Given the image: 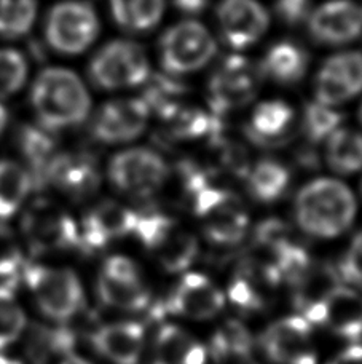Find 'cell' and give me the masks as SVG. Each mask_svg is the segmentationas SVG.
Wrapping results in <instances>:
<instances>
[{"instance_id": "d6986e66", "label": "cell", "mask_w": 362, "mask_h": 364, "mask_svg": "<svg viewBox=\"0 0 362 364\" xmlns=\"http://www.w3.org/2000/svg\"><path fill=\"white\" fill-rule=\"evenodd\" d=\"M339 273L327 265H313L307 269L292 283L294 301L302 311V318L309 324H322L324 320V302L329 294L340 286Z\"/></svg>"}, {"instance_id": "9c48e42d", "label": "cell", "mask_w": 362, "mask_h": 364, "mask_svg": "<svg viewBox=\"0 0 362 364\" xmlns=\"http://www.w3.org/2000/svg\"><path fill=\"white\" fill-rule=\"evenodd\" d=\"M260 82V69L248 58L240 55L224 58L209 79V110L224 117L244 107L254 100Z\"/></svg>"}, {"instance_id": "f6af8a7d", "label": "cell", "mask_w": 362, "mask_h": 364, "mask_svg": "<svg viewBox=\"0 0 362 364\" xmlns=\"http://www.w3.org/2000/svg\"><path fill=\"white\" fill-rule=\"evenodd\" d=\"M60 364H92L89 361H87L85 358H80V356H75V355H69L64 358Z\"/></svg>"}, {"instance_id": "5b68a950", "label": "cell", "mask_w": 362, "mask_h": 364, "mask_svg": "<svg viewBox=\"0 0 362 364\" xmlns=\"http://www.w3.org/2000/svg\"><path fill=\"white\" fill-rule=\"evenodd\" d=\"M89 79L102 90H123L144 85L150 75L146 50L131 41L106 43L89 61Z\"/></svg>"}, {"instance_id": "44dd1931", "label": "cell", "mask_w": 362, "mask_h": 364, "mask_svg": "<svg viewBox=\"0 0 362 364\" xmlns=\"http://www.w3.org/2000/svg\"><path fill=\"white\" fill-rule=\"evenodd\" d=\"M96 352L114 364H136L144 348V328L139 323H111L92 336Z\"/></svg>"}, {"instance_id": "1f68e13d", "label": "cell", "mask_w": 362, "mask_h": 364, "mask_svg": "<svg viewBox=\"0 0 362 364\" xmlns=\"http://www.w3.org/2000/svg\"><path fill=\"white\" fill-rule=\"evenodd\" d=\"M31 187L28 170L15 161H0V219L10 218L19 210Z\"/></svg>"}, {"instance_id": "6da1fadb", "label": "cell", "mask_w": 362, "mask_h": 364, "mask_svg": "<svg viewBox=\"0 0 362 364\" xmlns=\"http://www.w3.org/2000/svg\"><path fill=\"white\" fill-rule=\"evenodd\" d=\"M31 104L38 125L55 133L82 125L89 115L92 97L72 70L48 68L32 85Z\"/></svg>"}, {"instance_id": "7402d4cb", "label": "cell", "mask_w": 362, "mask_h": 364, "mask_svg": "<svg viewBox=\"0 0 362 364\" xmlns=\"http://www.w3.org/2000/svg\"><path fill=\"white\" fill-rule=\"evenodd\" d=\"M322 324L344 339L359 341L362 337V289L337 286L324 302Z\"/></svg>"}, {"instance_id": "ab89813d", "label": "cell", "mask_w": 362, "mask_h": 364, "mask_svg": "<svg viewBox=\"0 0 362 364\" xmlns=\"http://www.w3.org/2000/svg\"><path fill=\"white\" fill-rule=\"evenodd\" d=\"M340 277L362 289V230L354 237L345 257L341 259Z\"/></svg>"}, {"instance_id": "e0dca14e", "label": "cell", "mask_w": 362, "mask_h": 364, "mask_svg": "<svg viewBox=\"0 0 362 364\" xmlns=\"http://www.w3.org/2000/svg\"><path fill=\"white\" fill-rule=\"evenodd\" d=\"M225 296L208 277L189 273L177 283L165 304L171 314L190 320H209L224 309Z\"/></svg>"}, {"instance_id": "277c9868", "label": "cell", "mask_w": 362, "mask_h": 364, "mask_svg": "<svg viewBox=\"0 0 362 364\" xmlns=\"http://www.w3.org/2000/svg\"><path fill=\"white\" fill-rule=\"evenodd\" d=\"M23 277L38 309L51 320L67 321L83 307L82 283L72 270L31 264L23 269Z\"/></svg>"}, {"instance_id": "d4e9b609", "label": "cell", "mask_w": 362, "mask_h": 364, "mask_svg": "<svg viewBox=\"0 0 362 364\" xmlns=\"http://www.w3.org/2000/svg\"><path fill=\"white\" fill-rule=\"evenodd\" d=\"M18 144L29 165L32 186L47 184V170L57 154L51 132L40 125H23L18 132Z\"/></svg>"}, {"instance_id": "bcb514c9", "label": "cell", "mask_w": 362, "mask_h": 364, "mask_svg": "<svg viewBox=\"0 0 362 364\" xmlns=\"http://www.w3.org/2000/svg\"><path fill=\"white\" fill-rule=\"evenodd\" d=\"M6 123H9V112H6V109L0 104V134L4 133Z\"/></svg>"}, {"instance_id": "2e32d148", "label": "cell", "mask_w": 362, "mask_h": 364, "mask_svg": "<svg viewBox=\"0 0 362 364\" xmlns=\"http://www.w3.org/2000/svg\"><path fill=\"white\" fill-rule=\"evenodd\" d=\"M47 184L72 198H87L101 184L98 159L85 151L57 152L47 170Z\"/></svg>"}, {"instance_id": "ac0fdd59", "label": "cell", "mask_w": 362, "mask_h": 364, "mask_svg": "<svg viewBox=\"0 0 362 364\" xmlns=\"http://www.w3.org/2000/svg\"><path fill=\"white\" fill-rule=\"evenodd\" d=\"M138 213L115 201H102L96 205L83 219L80 232V245L83 250H101L112 242L134 232Z\"/></svg>"}, {"instance_id": "b9f144b4", "label": "cell", "mask_w": 362, "mask_h": 364, "mask_svg": "<svg viewBox=\"0 0 362 364\" xmlns=\"http://www.w3.org/2000/svg\"><path fill=\"white\" fill-rule=\"evenodd\" d=\"M102 275L119 279H138L142 278L139 267L131 259L125 256H112L109 257L102 267Z\"/></svg>"}, {"instance_id": "d590c367", "label": "cell", "mask_w": 362, "mask_h": 364, "mask_svg": "<svg viewBox=\"0 0 362 364\" xmlns=\"http://www.w3.org/2000/svg\"><path fill=\"white\" fill-rule=\"evenodd\" d=\"M28 61L13 48H0V97L18 93L28 79Z\"/></svg>"}, {"instance_id": "74e56055", "label": "cell", "mask_w": 362, "mask_h": 364, "mask_svg": "<svg viewBox=\"0 0 362 364\" xmlns=\"http://www.w3.org/2000/svg\"><path fill=\"white\" fill-rule=\"evenodd\" d=\"M256 277L249 272H243L231 279L229 286V299L238 307L244 310H258L263 307L265 299L262 291H258Z\"/></svg>"}, {"instance_id": "60d3db41", "label": "cell", "mask_w": 362, "mask_h": 364, "mask_svg": "<svg viewBox=\"0 0 362 364\" xmlns=\"http://www.w3.org/2000/svg\"><path fill=\"white\" fill-rule=\"evenodd\" d=\"M275 11L284 24L297 26L312 13V0H276Z\"/></svg>"}, {"instance_id": "30bf717a", "label": "cell", "mask_w": 362, "mask_h": 364, "mask_svg": "<svg viewBox=\"0 0 362 364\" xmlns=\"http://www.w3.org/2000/svg\"><path fill=\"white\" fill-rule=\"evenodd\" d=\"M23 233L32 251L50 252L80 245L75 220L51 200H35L23 218Z\"/></svg>"}, {"instance_id": "d6a6232c", "label": "cell", "mask_w": 362, "mask_h": 364, "mask_svg": "<svg viewBox=\"0 0 362 364\" xmlns=\"http://www.w3.org/2000/svg\"><path fill=\"white\" fill-rule=\"evenodd\" d=\"M35 16V0H0V36L16 38L29 34Z\"/></svg>"}, {"instance_id": "484cf974", "label": "cell", "mask_w": 362, "mask_h": 364, "mask_svg": "<svg viewBox=\"0 0 362 364\" xmlns=\"http://www.w3.org/2000/svg\"><path fill=\"white\" fill-rule=\"evenodd\" d=\"M111 11L123 31L142 34L160 24L165 0H111Z\"/></svg>"}, {"instance_id": "52a82bcc", "label": "cell", "mask_w": 362, "mask_h": 364, "mask_svg": "<svg viewBox=\"0 0 362 364\" xmlns=\"http://www.w3.org/2000/svg\"><path fill=\"white\" fill-rule=\"evenodd\" d=\"M99 18L92 4L67 0L50 10L45 24V37L51 50L62 55H80L99 36Z\"/></svg>"}, {"instance_id": "cb8c5ba5", "label": "cell", "mask_w": 362, "mask_h": 364, "mask_svg": "<svg viewBox=\"0 0 362 364\" xmlns=\"http://www.w3.org/2000/svg\"><path fill=\"white\" fill-rule=\"evenodd\" d=\"M208 352L202 342L174 324L161 326L153 346L152 364H206Z\"/></svg>"}, {"instance_id": "9a60e30c", "label": "cell", "mask_w": 362, "mask_h": 364, "mask_svg": "<svg viewBox=\"0 0 362 364\" xmlns=\"http://www.w3.org/2000/svg\"><path fill=\"white\" fill-rule=\"evenodd\" d=\"M217 21L225 43L244 50L260 41L270 26V16L257 0H222Z\"/></svg>"}, {"instance_id": "3957f363", "label": "cell", "mask_w": 362, "mask_h": 364, "mask_svg": "<svg viewBox=\"0 0 362 364\" xmlns=\"http://www.w3.org/2000/svg\"><path fill=\"white\" fill-rule=\"evenodd\" d=\"M133 233L170 273L189 269L198 256L197 238L165 214H138Z\"/></svg>"}, {"instance_id": "f546056e", "label": "cell", "mask_w": 362, "mask_h": 364, "mask_svg": "<svg viewBox=\"0 0 362 364\" xmlns=\"http://www.w3.org/2000/svg\"><path fill=\"white\" fill-rule=\"evenodd\" d=\"M146 90L142 93V101L147 104L150 114L155 112L161 120L182 106V97L187 93V87L177 77L170 74H150L146 80Z\"/></svg>"}, {"instance_id": "f1b7e54d", "label": "cell", "mask_w": 362, "mask_h": 364, "mask_svg": "<svg viewBox=\"0 0 362 364\" xmlns=\"http://www.w3.org/2000/svg\"><path fill=\"white\" fill-rule=\"evenodd\" d=\"M329 166L339 174H353L362 170V134L354 129L339 128L326 139Z\"/></svg>"}, {"instance_id": "8992f818", "label": "cell", "mask_w": 362, "mask_h": 364, "mask_svg": "<svg viewBox=\"0 0 362 364\" xmlns=\"http://www.w3.org/2000/svg\"><path fill=\"white\" fill-rule=\"evenodd\" d=\"M216 41L202 23H179L160 38V63L166 74L182 75L203 69L216 56Z\"/></svg>"}, {"instance_id": "f35d334b", "label": "cell", "mask_w": 362, "mask_h": 364, "mask_svg": "<svg viewBox=\"0 0 362 364\" xmlns=\"http://www.w3.org/2000/svg\"><path fill=\"white\" fill-rule=\"evenodd\" d=\"M23 257L13 233L0 225V278H16Z\"/></svg>"}, {"instance_id": "7dc6e473", "label": "cell", "mask_w": 362, "mask_h": 364, "mask_svg": "<svg viewBox=\"0 0 362 364\" xmlns=\"http://www.w3.org/2000/svg\"><path fill=\"white\" fill-rule=\"evenodd\" d=\"M0 364H21V363L11 358H5V356H0Z\"/></svg>"}, {"instance_id": "8fae6325", "label": "cell", "mask_w": 362, "mask_h": 364, "mask_svg": "<svg viewBox=\"0 0 362 364\" xmlns=\"http://www.w3.org/2000/svg\"><path fill=\"white\" fill-rule=\"evenodd\" d=\"M150 110L142 97H120L98 109L89 132L102 144H123L134 141L146 132Z\"/></svg>"}, {"instance_id": "7c38bea8", "label": "cell", "mask_w": 362, "mask_h": 364, "mask_svg": "<svg viewBox=\"0 0 362 364\" xmlns=\"http://www.w3.org/2000/svg\"><path fill=\"white\" fill-rule=\"evenodd\" d=\"M265 355L275 364H318L312 324L302 316L276 321L260 337Z\"/></svg>"}, {"instance_id": "e575fe53", "label": "cell", "mask_w": 362, "mask_h": 364, "mask_svg": "<svg viewBox=\"0 0 362 364\" xmlns=\"http://www.w3.org/2000/svg\"><path fill=\"white\" fill-rule=\"evenodd\" d=\"M26 326L24 311L9 286H0V350L21 336Z\"/></svg>"}, {"instance_id": "603a6c76", "label": "cell", "mask_w": 362, "mask_h": 364, "mask_svg": "<svg viewBox=\"0 0 362 364\" xmlns=\"http://www.w3.org/2000/svg\"><path fill=\"white\" fill-rule=\"evenodd\" d=\"M309 66L308 51L290 41L278 42L267 50L258 64L262 77L280 85H295L305 77Z\"/></svg>"}, {"instance_id": "7a4b0ae2", "label": "cell", "mask_w": 362, "mask_h": 364, "mask_svg": "<svg viewBox=\"0 0 362 364\" xmlns=\"http://www.w3.org/2000/svg\"><path fill=\"white\" fill-rule=\"evenodd\" d=\"M295 220L316 238H335L356 218V198L344 182L321 178L308 182L295 197Z\"/></svg>"}, {"instance_id": "8d00e7d4", "label": "cell", "mask_w": 362, "mask_h": 364, "mask_svg": "<svg viewBox=\"0 0 362 364\" xmlns=\"http://www.w3.org/2000/svg\"><path fill=\"white\" fill-rule=\"evenodd\" d=\"M211 352L214 358L219 355L227 353H251L252 339L243 324L236 321H229L212 337Z\"/></svg>"}, {"instance_id": "4dcf8cb0", "label": "cell", "mask_w": 362, "mask_h": 364, "mask_svg": "<svg viewBox=\"0 0 362 364\" xmlns=\"http://www.w3.org/2000/svg\"><path fill=\"white\" fill-rule=\"evenodd\" d=\"M74 334L64 328H32L28 339V356L34 364H48L56 356H69Z\"/></svg>"}, {"instance_id": "c3c4849f", "label": "cell", "mask_w": 362, "mask_h": 364, "mask_svg": "<svg viewBox=\"0 0 362 364\" xmlns=\"http://www.w3.org/2000/svg\"><path fill=\"white\" fill-rule=\"evenodd\" d=\"M359 115H361V122H362V106H361V110H359Z\"/></svg>"}, {"instance_id": "ffe728a7", "label": "cell", "mask_w": 362, "mask_h": 364, "mask_svg": "<svg viewBox=\"0 0 362 364\" xmlns=\"http://www.w3.org/2000/svg\"><path fill=\"white\" fill-rule=\"evenodd\" d=\"M294 109L283 100L258 104L246 123L244 133L258 147H280L290 139Z\"/></svg>"}, {"instance_id": "5bb4252c", "label": "cell", "mask_w": 362, "mask_h": 364, "mask_svg": "<svg viewBox=\"0 0 362 364\" xmlns=\"http://www.w3.org/2000/svg\"><path fill=\"white\" fill-rule=\"evenodd\" d=\"M307 21L313 41L329 47L346 45L362 34V9L351 0H329L309 13Z\"/></svg>"}, {"instance_id": "ee69618b", "label": "cell", "mask_w": 362, "mask_h": 364, "mask_svg": "<svg viewBox=\"0 0 362 364\" xmlns=\"http://www.w3.org/2000/svg\"><path fill=\"white\" fill-rule=\"evenodd\" d=\"M174 6L185 15H199L206 10L209 0H172Z\"/></svg>"}, {"instance_id": "7bdbcfd3", "label": "cell", "mask_w": 362, "mask_h": 364, "mask_svg": "<svg viewBox=\"0 0 362 364\" xmlns=\"http://www.w3.org/2000/svg\"><path fill=\"white\" fill-rule=\"evenodd\" d=\"M329 364H362V346L354 343V346L345 348Z\"/></svg>"}, {"instance_id": "83f0119b", "label": "cell", "mask_w": 362, "mask_h": 364, "mask_svg": "<svg viewBox=\"0 0 362 364\" xmlns=\"http://www.w3.org/2000/svg\"><path fill=\"white\" fill-rule=\"evenodd\" d=\"M246 181H248V188L252 197L262 203H271L281 198L287 191L290 173L281 161L267 159L251 166Z\"/></svg>"}, {"instance_id": "4316f807", "label": "cell", "mask_w": 362, "mask_h": 364, "mask_svg": "<svg viewBox=\"0 0 362 364\" xmlns=\"http://www.w3.org/2000/svg\"><path fill=\"white\" fill-rule=\"evenodd\" d=\"M98 296L109 307L126 311L142 310L150 302V292L142 278L119 279L102 273L98 278Z\"/></svg>"}, {"instance_id": "4fadbf2b", "label": "cell", "mask_w": 362, "mask_h": 364, "mask_svg": "<svg viewBox=\"0 0 362 364\" xmlns=\"http://www.w3.org/2000/svg\"><path fill=\"white\" fill-rule=\"evenodd\" d=\"M362 91V53L344 51L327 58L314 80L316 101L324 106H339Z\"/></svg>"}, {"instance_id": "836d02e7", "label": "cell", "mask_w": 362, "mask_h": 364, "mask_svg": "<svg viewBox=\"0 0 362 364\" xmlns=\"http://www.w3.org/2000/svg\"><path fill=\"white\" fill-rule=\"evenodd\" d=\"M344 115L332 107L319 104L318 101L308 102L303 110L302 132L312 144L326 141L335 129H339Z\"/></svg>"}, {"instance_id": "ba28073f", "label": "cell", "mask_w": 362, "mask_h": 364, "mask_svg": "<svg viewBox=\"0 0 362 364\" xmlns=\"http://www.w3.org/2000/svg\"><path fill=\"white\" fill-rule=\"evenodd\" d=\"M170 178V168L158 152L133 147L115 154L109 164V179L119 192L133 198L153 197Z\"/></svg>"}]
</instances>
